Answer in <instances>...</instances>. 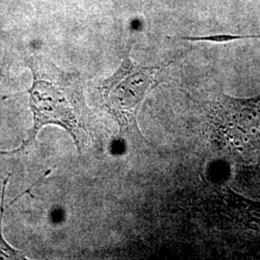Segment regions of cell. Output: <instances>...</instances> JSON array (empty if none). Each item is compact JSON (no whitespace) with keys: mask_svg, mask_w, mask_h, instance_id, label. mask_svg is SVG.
Instances as JSON below:
<instances>
[{"mask_svg":"<svg viewBox=\"0 0 260 260\" xmlns=\"http://www.w3.org/2000/svg\"><path fill=\"white\" fill-rule=\"evenodd\" d=\"M26 65L33 75V84L28 91L33 127L19 149L0 153L19 152L35 141L44 126L53 124L68 131L82 154L92 139L93 119L85 101L81 78L61 70L43 56H30Z\"/></svg>","mask_w":260,"mask_h":260,"instance_id":"obj_1","label":"cell"},{"mask_svg":"<svg viewBox=\"0 0 260 260\" xmlns=\"http://www.w3.org/2000/svg\"><path fill=\"white\" fill-rule=\"evenodd\" d=\"M130 49L131 46L119 69L103 80L99 91L104 107L119 124L121 137L144 141L137 124L140 106L148 93L165 80L172 62L137 65L130 58Z\"/></svg>","mask_w":260,"mask_h":260,"instance_id":"obj_2","label":"cell"},{"mask_svg":"<svg viewBox=\"0 0 260 260\" xmlns=\"http://www.w3.org/2000/svg\"><path fill=\"white\" fill-rule=\"evenodd\" d=\"M10 176L4 179L2 185V195H1V206H0V259H26L25 254L22 251L11 247L7 241L4 239L2 234V220L4 214V199L6 187L9 182Z\"/></svg>","mask_w":260,"mask_h":260,"instance_id":"obj_3","label":"cell"},{"mask_svg":"<svg viewBox=\"0 0 260 260\" xmlns=\"http://www.w3.org/2000/svg\"><path fill=\"white\" fill-rule=\"evenodd\" d=\"M251 38H260V35H234V34H217L210 36H201V37H177V40L190 41V42H210V43H229L236 40L242 39H251Z\"/></svg>","mask_w":260,"mask_h":260,"instance_id":"obj_4","label":"cell"},{"mask_svg":"<svg viewBox=\"0 0 260 260\" xmlns=\"http://www.w3.org/2000/svg\"><path fill=\"white\" fill-rule=\"evenodd\" d=\"M251 102L253 104V106L256 108V110H258L260 114V95L256 98H252L251 99Z\"/></svg>","mask_w":260,"mask_h":260,"instance_id":"obj_5","label":"cell"},{"mask_svg":"<svg viewBox=\"0 0 260 260\" xmlns=\"http://www.w3.org/2000/svg\"><path fill=\"white\" fill-rule=\"evenodd\" d=\"M0 79H1V78H0ZM0 82H1V80H0Z\"/></svg>","mask_w":260,"mask_h":260,"instance_id":"obj_6","label":"cell"}]
</instances>
